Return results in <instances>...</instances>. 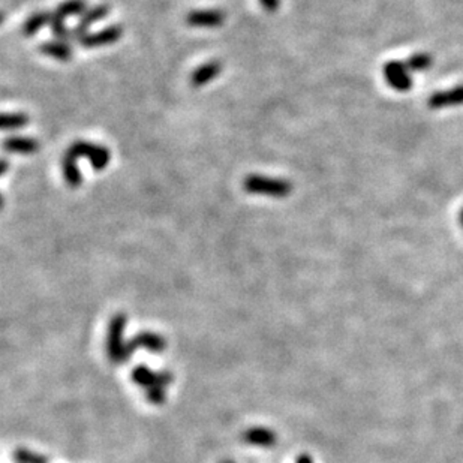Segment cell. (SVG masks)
<instances>
[{
	"instance_id": "cell-12",
	"label": "cell",
	"mask_w": 463,
	"mask_h": 463,
	"mask_svg": "<svg viewBox=\"0 0 463 463\" xmlns=\"http://www.w3.org/2000/svg\"><path fill=\"white\" fill-rule=\"evenodd\" d=\"M38 50L44 56L53 57V59L59 60V62H69L72 56H74V50H72V48L66 42H62V41L42 42V44H40Z\"/></svg>"
},
{
	"instance_id": "cell-1",
	"label": "cell",
	"mask_w": 463,
	"mask_h": 463,
	"mask_svg": "<svg viewBox=\"0 0 463 463\" xmlns=\"http://www.w3.org/2000/svg\"><path fill=\"white\" fill-rule=\"evenodd\" d=\"M243 188L248 193L265 195L273 198H285L291 193V181L284 179H272L260 174H249L243 180Z\"/></svg>"
},
{
	"instance_id": "cell-9",
	"label": "cell",
	"mask_w": 463,
	"mask_h": 463,
	"mask_svg": "<svg viewBox=\"0 0 463 463\" xmlns=\"http://www.w3.org/2000/svg\"><path fill=\"white\" fill-rule=\"evenodd\" d=\"M52 16H53V12L45 11V9L33 12V14L29 16L28 20L23 23V26H21L23 36H26V38H33V36L38 33L42 28L50 26Z\"/></svg>"
},
{
	"instance_id": "cell-15",
	"label": "cell",
	"mask_w": 463,
	"mask_h": 463,
	"mask_svg": "<svg viewBox=\"0 0 463 463\" xmlns=\"http://www.w3.org/2000/svg\"><path fill=\"white\" fill-rule=\"evenodd\" d=\"M405 65L409 72H424L433 65V59L426 53H417L408 57Z\"/></svg>"
},
{
	"instance_id": "cell-13",
	"label": "cell",
	"mask_w": 463,
	"mask_h": 463,
	"mask_svg": "<svg viewBox=\"0 0 463 463\" xmlns=\"http://www.w3.org/2000/svg\"><path fill=\"white\" fill-rule=\"evenodd\" d=\"M89 8L88 0H65L53 12V18L65 21L69 17H81Z\"/></svg>"
},
{
	"instance_id": "cell-18",
	"label": "cell",
	"mask_w": 463,
	"mask_h": 463,
	"mask_svg": "<svg viewBox=\"0 0 463 463\" xmlns=\"http://www.w3.org/2000/svg\"><path fill=\"white\" fill-rule=\"evenodd\" d=\"M260 4L269 12H276L280 6V0H260Z\"/></svg>"
},
{
	"instance_id": "cell-4",
	"label": "cell",
	"mask_w": 463,
	"mask_h": 463,
	"mask_svg": "<svg viewBox=\"0 0 463 463\" xmlns=\"http://www.w3.org/2000/svg\"><path fill=\"white\" fill-rule=\"evenodd\" d=\"M121 35H124V28L119 26V24H112V26H108L100 32L86 33L78 41V44L81 45V48L92 50V48H100L117 42L121 38Z\"/></svg>"
},
{
	"instance_id": "cell-5",
	"label": "cell",
	"mask_w": 463,
	"mask_h": 463,
	"mask_svg": "<svg viewBox=\"0 0 463 463\" xmlns=\"http://www.w3.org/2000/svg\"><path fill=\"white\" fill-rule=\"evenodd\" d=\"M227 16L222 9H198L191 11L185 21L191 28L198 29H212L222 26Z\"/></svg>"
},
{
	"instance_id": "cell-21",
	"label": "cell",
	"mask_w": 463,
	"mask_h": 463,
	"mask_svg": "<svg viewBox=\"0 0 463 463\" xmlns=\"http://www.w3.org/2000/svg\"><path fill=\"white\" fill-rule=\"evenodd\" d=\"M459 222H460V225L463 227V209L460 210V215H459Z\"/></svg>"
},
{
	"instance_id": "cell-11",
	"label": "cell",
	"mask_w": 463,
	"mask_h": 463,
	"mask_svg": "<svg viewBox=\"0 0 463 463\" xmlns=\"http://www.w3.org/2000/svg\"><path fill=\"white\" fill-rule=\"evenodd\" d=\"M62 173L66 185L72 189L81 186L83 184V176L77 164V157L71 152H66L62 157Z\"/></svg>"
},
{
	"instance_id": "cell-16",
	"label": "cell",
	"mask_w": 463,
	"mask_h": 463,
	"mask_svg": "<svg viewBox=\"0 0 463 463\" xmlns=\"http://www.w3.org/2000/svg\"><path fill=\"white\" fill-rule=\"evenodd\" d=\"M29 125V116L24 113H6L2 116L4 131H17Z\"/></svg>"
},
{
	"instance_id": "cell-20",
	"label": "cell",
	"mask_w": 463,
	"mask_h": 463,
	"mask_svg": "<svg viewBox=\"0 0 463 463\" xmlns=\"http://www.w3.org/2000/svg\"><path fill=\"white\" fill-rule=\"evenodd\" d=\"M299 463H312V460L308 457V456H301L299 459Z\"/></svg>"
},
{
	"instance_id": "cell-19",
	"label": "cell",
	"mask_w": 463,
	"mask_h": 463,
	"mask_svg": "<svg viewBox=\"0 0 463 463\" xmlns=\"http://www.w3.org/2000/svg\"><path fill=\"white\" fill-rule=\"evenodd\" d=\"M8 167H9L8 161H6V160H2V176H4V174H6V172H8Z\"/></svg>"
},
{
	"instance_id": "cell-6",
	"label": "cell",
	"mask_w": 463,
	"mask_h": 463,
	"mask_svg": "<svg viewBox=\"0 0 463 463\" xmlns=\"http://www.w3.org/2000/svg\"><path fill=\"white\" fill-rule=\"evenodd\" d=\"M109 12H112V6H109L108 4H100L96 6L88 8L86 12H84V14L80 17L77 26L72 29L76 33L77 41H80L84 35L89 33V29L92 24L107 18L109 16Z\"/></svg>"
},
{
	"instance_id": "cell-17",
	"label": "cell",
	"mask_w": 463,
	"mask_h": 463,
	"mask_svg": "<svg viewBox=\"0 0 463 463\" xmlns=\"http://www.w3.org/2000/svg\"><path fill=\"white\" fill-rule=\"evenodd\" d=\"M255 441V444H267L272 441V433L265 431H253L251 432V441Z\"/></svg>"
},
{
	"instance_id": "cell-10",
	"label": "cell",
	"mask_w": 463,
	"mask_h": 463,
	"mask_svg": "<svg viewBox=\"0 0 463 463\" xmlns=\"http://www.w3.org/2000/svg\"><path fill=\"white\" fill-rule=\"evenodd\" d=\"M4 149L8 153L33 155L40 150V143L30 137H9L4 141Z\"/></svg>"
},
{
	"instance_id": "cell-2",
	"label": "cell",
	"mask_w": 463,
	"mask_h": 463,
	"mask_svg": "<svg viewBox=\"0 0 463 463\" xmlns=\"http://www.w3.org/2000/svg\"><path fill=\"white\" fill-rule=\"evenodd\" d=\"M74 155L77 160L78 157H86V160L90 162L92 168L95 172H104V169L108 167L109 161H112V152H109L104 145H97L90 141H76L71 144V148L68 149Z\"/></svg>"
},
{
	"instance_id": "cell-14",
	"label": "cell",
	"mask_w": 463,
	"mask_h": 463,
	"mask_svg": "<svg viewBox=\"0 0 463 463\" xmlns=\"http://www.w3.org/2000/svg\"><path fill=\"white\" fill-rule=\"evenodd\" d=\"M50 29H52V33H53V36L56 38V41H62V42H66V44L68 42H72V41H77L74 30H69L66 28L65 21L53 18V16H52Z\"/></svg>"
},
{
	"instance_id": "cell-3",
	"label": "cell",
	"mask_w": 463,
	"mask_h": 463,
	"mask_svg": "<svg viewBox=\"0 0 463 463\" xmlns=\"http://www.w3.org/2000/svg\"><path fill=\"white\" fill-rule=\"evenodd\" d=\"M383 72L387 84L392 89L397 92H408L412 89V77L405 64L390 60L384 65Z\"/></svg>"
},
{
	"instance_id": "cell-8",
	"label": "cell",
	"mask_w": 463,
	"mask_h": 463,
	"mask_svg": "<svg viewBox=\"0 0 463 463\" xmlns=\"http://www.w3.org/2000/svg\"><path fill=\"white\" fill-rule=\"evenodd\" d=\"M222 72V64L217 62V60H212V62L203 64L198 66L191 74V86L192 88H203L205 84H209L212 80L221 76Z\"/></svg>"
},
{
	"instance_id": "cell-7",
	"label": "cell",
	"mask_w": 463,
	"mask_h": 463,
	"mask_svg": "<svg viewBox=\"0 0 463 463\" xmlns=\"http://www.w3.org/2000/svg\"><path fill=\"white\" fill-rule=\"evenodd\" d=\"M457 105H463V84L448 90L435 92L428 100V107L432 109H443Z\"/></svg>"
}]
</instances>
